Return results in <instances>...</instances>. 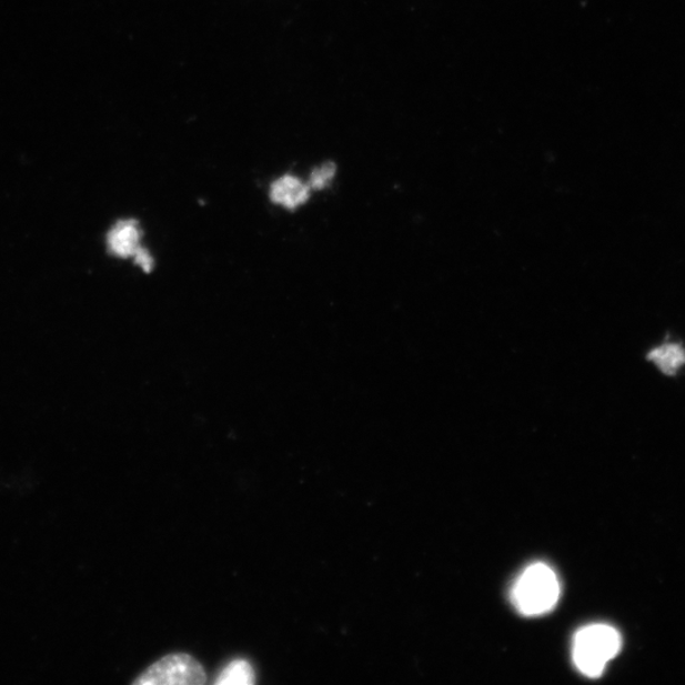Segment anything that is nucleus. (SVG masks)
I'll list each match as a JSON object with an SVG mask.
<instances>
[{
  "label": "nucleus",
  "mask_w": 685,
  "mask_h": 685,
  "mask_svg": "<svg viewBox=\"0 0 685 685\" xmlns=\"http://www.w3.org/2000/svg\"><path fill=\"white\" fill-rule=\"evenodd\" d=\"M560 598V583L553 568L533 564L524 571L512 591V601L523 616H541L553 611Z\"/></svg>",
  "instance_id": "f257e3e1"
},
{
  "label": "nucleus",
  "mask_w": 685,
  "mask_h": 685,
  "mask_svg": "<svg viewBox=\"0 0 685 685\" xmlns=\"http://www.w3.org/2000/svg\"><path fill=\"white\" fill-rule=\"evenodd\" d=\"M621 651V636L615 628L593 625L577 633L574 639V663L586 677H601L608 662Z\"/></svg>",
  "instance_id": "f03ea898"
},
{
  "label": "nucleus",
  "mask_w": 685,
  "mask_h": 685,
  "mask_svg": "<svg viewBox=\"0 0 685 685\" xmlns=\"http://www.w3.org/2000/svg\"><path fill=\"white\" fill-rule=\"evenodd\" d=\"M208 683L203 666L190 654H169L139 675L137 685H202Z\"/></svg>",
  "instance_id": "7ed1b4c3"
},
{
  "label": "nucleus",
  "mask_w": 685,
  "mask_h": 685,
  "mask_svg": "<svg viewBox=\"0 0 685 685\" xmlns=\"http://www.w3.org/2000/svg\"><path fill=\"white\" fill-rule=\"evenodd\" d=\"M140 240L141 230L138 221L122 220L110 230L107 235V245L114 256L132 258L141 246Z\"/></svg>",
  "instance_id": "20e7f679"
},
{
  "label": "nucleus",
  "mask_w": 685,
  "mask_h": 685,
  "mask_svg": "<svg viewBox=\"0 0 685 685\" xmlns=\"http://www.w3.org/2000/svg\"><path fill=\"white\" fill-rule=\"evenodd\" d=\"M309 184L296 177L284 175L272 184L271 199L284 209L295 210L310 198Z\"/></svg>",
  "instance_id": "39448f33"
},
{
  "label": "nucleus",
  "mask_w": 685,
  "mask_h": 685,
  "mask_svg": "<svg viewBox=\"0 0 685 685\" xmlns=\"http://www.w3.org/2000/svg\"><path fill=\"white\" fill-rule=\"evenodd\" d=\"M648 360L666 375H674L685 363V351L679 344H665L651 352Z\"/></svg>",
  "instance_id": "423d86ee"
},
{
  "label": "nucleus",
  "mask_w": 685,
  "mask_h": 685,
  "mask_svg": "<svg viewBox=\"0 0 685 685\" xmlns=\"http://www.w3.org/2000/svg\"><path fill=\"white\" fill-rule=\"evenodd\" d=\"M255 682L254 671L251 663L245 659L231 662L221 672L215 684L218 685H251Z\"/></svg>",
  "instance_id": "0eeeda50"
},
{
  "label": "nucleus",
  "mask_w": 685,
  "mask_h": 685,
  "mask_svg": "<svg viewBox=\"0 0 685 685\" xmlns=\"http://www.w3.org/2000/svg\"><path fill=\"white\" fill-rule=\"evenodd\" d=\"M336 172V167L333 163H325L322 167L314 169L310 175L309 187L311 190H323L333 181Z\"/></svg>",
  "instance_id": "6e6552de"
},
{
  "label": "nucleus",
  "mask_w": 685,
  "mask_h": 685,
  "mask_svg": "<svg viewBox=\"0 0 685 685\" xmlns=\"http://www.w3.org/2000/svg\"><path fill=\"white\" fill-rule=\"evenodd\" d=\"M135 264L140 266L142 271L145 273L151 272L154 269V260L153 256L147 251L144 246H140L135 255L132 256Z\"/></svg>",
  "instance_id": "1a4fd4ad"
}]
</instances>
